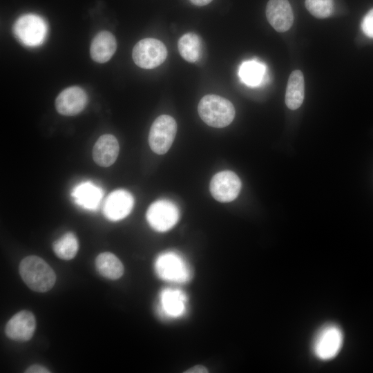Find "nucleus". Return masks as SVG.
Instances as JSON below:
<instances>
[{"label":"nucleus","instance_id":"1","mask_svg":"<svg viewBox=\"0 0 373 373\" xmlns=\"http://www.w3.org/2000/svg\"><path fill=\"white\" fill-rule=\"evenodd\" d=\"M19 273L27 286L37 292L49 291L56 281L53 269L44 260L36 256H27L21 260Z\"/></svg>","mask_w":373,"mask_h":373},{"label":"nucleus","instance_id":"2","mask_svg":"<svg viewBox=\"0 0 373 373\" xmlns=\"http://www.w3.org/2000/svg\"><path fill=\"white\" fill-rule=\"evenodd\" d=\"M202 120L214 128H223L230 124L235 117L233 104L217 95H207L202 97L198 106Z\"/></svg>","mask_w":373,"mask_h":373},{"label":"nucleus","instance_id":"3","mask_svg":"<svg viewBox=\"0 0 373 373\" xmlns=\"http://www.w3.org/2000/svg\"><path fill=\"white\" fill-rule=\"evenodd\" d=\"M344 340L343 332L336 324H326L315 334L312 343L314 356L321 361L334 358L341 350Z\"/></svg>","mask_w":373,"mask_h":373},{"label":"nucleus","instance_id":"4","mask_svg":"<svg viewBox=\"0 0 373 373\" xmlns=\"http://www.w3.org/2000/svg\"><path fill=\"white\" fill-rule=\"evenodd\" d=\"M48 26L45 20L35 14L19 17L13 25V33L19 42L26 46H37L45 40Z\"/></svg>","mask_w":373,"mask_h":373},{"label":"nucleus","instance_id":"5","mask_svg":"<svg viewBox=\"0 0 373 373\" xmlns=\"http://www.w3.org/2000/svg\"><path fill=\"white\" fill-rule=\"evenodd\" d=\"M177 131L175 119L168 115H161L152 124L149 134V144L155 153L162 155L171 148Z\"/></svg>","mask_w":373,"mask_h":373},{"label":"nucleus","instance_id":"6","mask_svg":"<svg viewBox=\"0 0 373 373\" xmlns=\"http://www.w3.org/2000/svg\"><path fill=\"white\" fill-rule=\"evenodd\" d=\"M167 57L165 45L158 39L145 38L133 47L132 57L135 64L144 69L155 68L161 65Z\"/></svg>","mask_w":373,"mask_h":373},{"label":"nucleus","instance_id":"7","mask_svg":"<svg viewBox=\"0 0 373 373\" xmlns=\"http://www.w3.org/2000/svg\"><path fill=\"white\" fill-rule=\"evenodd\" d=\"M157 274L164 280L185 283L191 278V271L178 254L166 252L160 255L155 264Z\"/></svg>","mask_w":373,"mask_h":373},{"label":"nucleus","instance_id":"8","mask_svg":"<svg viewBox=\"0 0 373 373\" xmlns=\"http://www.w3.org/2000/svg\"><path fill=\"white\" fill-rule=\"evenodd\" d=\"M146 216L148 223L154 230L164 232L171 229L178 222L180 211L173 202L162 199L149 206Z\"/></svg>","mask_w":373,"mask_h":373},{"label":"nucleus","instance_id":"9","mask_svg":"<svg viewBox=\"0 0 373 373\" xmlns=\"http://www.w3.org/2000/svg\"><path fill=\"white\" fill-rule=\"evenodd\" d=\"M241 186V181L234 172L222 171L212 177L209 190L211 195L217 201L229 202L238 197Z\"/></svg>","mask_w":373,"mask_h":373},{"label":"nucleus","instance_id":"10","mask_svg":"<svg viewBox=\"0 0 373 373\" xmlns=\"http://www.w3.org/2000/svg\"><path fill=\"white\" fill-rule=\"evenodd\" d=\"M133 205L134 198L130 192L125 189H117L106 198L102 211L109 220L118 221L131 213Z\"/></svg>","mask_w":373,"mask_h":373},{"label":"nucleus","instance_id":"11","mask_svg":"<svg viewBox=\"0 0 373 373\" xmlns=\"http://www.w3.org/2000/svg\"><path fill=\"white\" fill-rule=\"evenodd\" d=\"M88 97L84 89L79 86H70L63 90L55 99L57 111L63 115L73 116L81 113L86 107Z\"/></svg>","mask_w":373,"mask_h":373},{"label":"nucleus","instance_id":"12","mask_svg":"<svg viewBox=\"0 0 373 373\" xmlns=\"http://www.w3.org/2000/svg\"><path fill=\"white\" fill-rule=\"evenodd\" d=\"M36 328L34 314L27 310L15 314L7 323L5 328L6 336L14 341L30 340Z\"/></svg>","mask_w":373,"mask_h":373},{"label":"nucleus","instance_id":"13","mask_svg":"<svg viewBox=\"0 0 373 373\" xmlns=\"http://www.w3.org/2000/svg\"><path fill=\"white\" fill-rule=\"evenodd\" d=\"M266 17L278 32L288 30L294 22V15L288 0H269L266 6Z\"/></svg>","mask_w":373,"mask_h":373},{"label":"nucleus","instance_id":"14","mask_svg":"<svg viewBox=\"0 0 373 373\" xmlns=\"http://www.w3.org/2000/svg\"><path fill=\"white\" fill-rule=\"evenodd\" d=\"M103 195L102 189L90 181L79 183L71 191L74 202L89 211H95L99 207Z\"/></svg>","mask_w":373,"mask_h":373},{"label":"nucleus","instance_id":"15","mask_svg":"<svg viewBox=\"0 0 373 373\" xmlns=\"http://www.w3.org/2000/svg\"><path fill=\"white\" fill-rule=\"evenodd\" d=\"M119 151V146L117 138L113 135L104 134L95 142L92 155L97 165L108 167L116 161Z\"/></svg>","mask_w":373,"mask_h":373},{"label":"nucleus","instance_id":"16","mask_svg":"<svg viewBox=\"0 0 373 373\" xmlns=\"http://www.w3.org/2000/svg\"><path fill=\"white\" fill-rule=\"evenodd\" d=\"M117 49V41L113 35L108 31H101L93 39L90 54L92 59L97 63H105L114 55Z\"/></svg>","mask_w":373,"mask_h":373},{"label":"nucleus","instance_id":"17","mask_svg":"<svg viewBox=\"0 0 373 373\" xmlns=\"http://www.w3.org/2000/svg\"><path fill=\"white\" fill-rule=\"evenodd\" d=\"M304 77L299 70L289 75L285 93V104L291 110L298 108L304 99Z\"/></svg>","mask_w":373,"mask_h":373},{"label":"nucleus","instance_id":"18","mask_svg":"<svg viewBox=\"0 0 373 373\" xmlns=\"http://www.w3.org/2000/svg\"><path fill=\"white\" fill-rule=\"evenodd\" d=\"M163 312L169 316H181L185 310L186 296L178 289H166L160 295Z\"/></svg>","mask_w":373,"mask_h":373},{"label":"nucleus","instance_id":"19","mask_svg":"<svg viewBox=\"0 0 373 373\" xmlns=\"http://www.w3.org/2000/svg\"><path fill=\"white\" fill-rule=\"evenodd\" d=\"M265 73L266 66L263 63L256 59H249L240 64L238 75L244 84L256 87L262 82Z\"/></svg>","mask_w":373,"mask_h":373},{"label":"nucleus","instance_id":"20","mask_svg":"<svg viewBox=\"0 0 373 373\" xmlns=\"http://www.w3.org/2000/svg\"><path fill=\"white\" fill-rule=\"evenodd\" d=\"M95 264L98 272L108 279H118L124 274L122 262L112 253L100 254L96 258Z\"/></svg>","mask_w":373,"mask_h":373},{"label":"nucleus","instance_id":"21","mask_svg":"<svg viewBox=\"0 0 373 373\" xmlns=\"http://www.w3.org/2000/svg\"><path fill=\"white\" fill-rule=\"evenodd\" d=\"M178 47L181 57L188 62L195 63L201 56V39L194 32L183 35L178 40Z\"/></svg>","mask_w":373,"mask_h":373},{"label":"nucleus","instance_id":"22","mask_svg":"<svg viewBox=\"0 0 373 373\" xmlns=\"http://www.w3.org/2000/svg\"><path fill=\"white\" fill-rule=\"evenodd\" d=\"M52 248L59 258L70 260L76 256L78 251V240L73 233L67 232L54 242Z\"/></svg>","mask_w":373,"mask_h":373},{"label":"nucleus","instance_id":"23","mask_svg":"<svg viewBox=\"0 0 373 373\" xmlns=\"http://www.w3.org/2000/svg\"><path fill=\"white\" fill-rule=\"evenodd\" d=\"M305 5L307 10L318 19L329 17L334 9L333 0H305Z\"/></svg>","mask_w":373,"mask_h":373},{"label":"nucleus","instance_id":"24","mask_svg":"<svg viewBox=\"0 0 373 373\" xmlns=\"http://www.w3.org/2000/svg\"><path fill=\"white\" fill-rule=\"evenodd\" d=\"M361 28L364 34L373 39V8L368 11L363 17Z\"/></svg>","mask_w":373,"mask_h":373},{"label":"nucleus","instance_id":"25","mask_svg":"<svg viewBox=\"0 0 373 373\" xmlns=\"http://www.w3.org/2000/svg\"><path fill=\"white\" fill-rule=\"evenodd\" d=\"M26 373H49L50 372L47 368L39 365H32L26 369Z\"/></svg>","mask_w":373,"mask_h":373},{"label":"nucleus","instance_id":"26","mask_svg":"<svg viewBox=\"0 0 373 373\" xmlns=\"http://www.w3.org/2000/svg\"><path fill=\"white\" fill-rule=\"evenodd\" d=\"M184 372H186V373H207V372H209V370L204 365H196L188 369Z\"/></svg>","mask_w":373,"mask_h":373},{"label":"nucleus","instance_id":"27","mask_svg":"<svg viewBox=\"0 0 373 373\" xmlns=\"http://www.w3.org/2000/svg\"><path fill=\"white\" fill-rule=\"evenodd\" d=\"M193 4L198 6H203L209 4L213 0H189Z\"/></svg>","mask_w":373,"mask_h":373}]
</instances>
